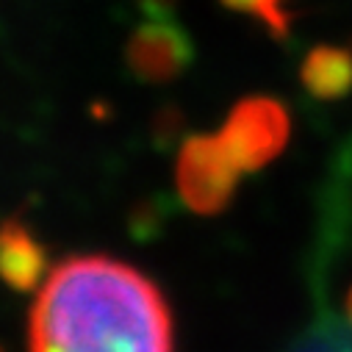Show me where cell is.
Returning a JSON list of instances; mask_svg holds the SVG:
<instances>
[{
    "label": "cell",
    "instance_id": "obj_1",
    "mask_svg": "<svg viewBox=\"0 0 352 352\" xmlns=\"http://www.w3.org/2000/svg\"><path fill=\"white\" fill-rule=\"evenodd\" d=\"M31 352H172V314L158 286L106 255L56 267L28 319Z\"/></svg>",
    "mask_w": 352,
    "mask_h": 352
},
{
    "label": "cell",
    "instance_id": "obj_2",
    "mask_svg": "<svg viewBox=\"0 0 352 352\" xmlns=\"http://www.w3.org/2000/svg\"><path fill=\"white\" fill-rule=\"evenodd\" d=\"M241 172L219 136H189L175 161V189L181 203L197 217L222 214L236 195Z\"/></svg>",
    "mask_w": 352,
    "mask_h": 352
},
{
    "label": "cell",
    "instance_id": "obj_3",
    "mask_svg": "<svg viewBox=\"0 0 352 352\" xmlns=\"http://www.w3.org/2000/svg\"><path fill=\"white\" fill-rule=\"evenodd\" d=\"M217 136L222 139L241 175L258 172L286 150L292 136V117L275 98H244L230 109Z\"/></svg>",
    "mask_w": 352,
    "mask_h": 352
},
{
    "label": "cell",
    "instance_id": "obj_4",
    "mask_svg": "<svg viewBox=\"0 0 352 352\" xmlns=\"http://www.w3.org/2000/svg\"><path fill=\"white\" fill-rule=\"evenodd\" d=\"M128 69L144 83H169L195 61L189 34L169 20H147L125 45Z\"/></svg>",
    "mask_w": 352,
    "mask_h": 352
},
{
    "label": "cell",
    "instance_id": "obj_5",
    "mask_svg": "<svg viewBox=\"0 0 352 352\" xmlns=\"http://www.w3.org/2000/svg\"><path fill=\"white\" fill-rule=\"evenodd\" d=\"M0 270L3 280L14 292H36L45 286L47 275V250L17 217H9L0 236Z\"/></svg>",
    "mask_w": 352,
    "mask_h": 352
},
{
    "label": "cell",
    "instance_id": "obj_6",
    "mask_svg": "<svg viewBox=\"0 0 352 352\" xmlns=\"http://www.w3.org/2000/svg\"><path fill=\"white\" fill-rule=\"evenodd\" d=\"M300 83L311 98L322 103L346 98L352 92V50L338 45H316L300 67Z\"/></svg>",
    "mask_w": 352,
    "mask_h": 352
},
{
    "label": "cell",
    "instance_id": "obj_7",
    "mask_svg": "<svg viewBox=\"0 0 352 352\" xmlns=\"http://www.w3.org/2000/svg\"><path fill=\"white\" fill-rule=\"evenodd\" d=\"M219 3L228 6L230 12L258 20L275 39L289 36L294 23V14L289 12V0H219Z\"/></svg>",
    "mask_w": 352,
    "mask_h": 352
},
{
    "label": "cell",
    "instance_id": "obj_8",
    "mask_svg": "<svg viewBox=\"0 0 352 352\" xmlns=\"http://www.w3.org/2000/svg\"><path fill=\"white\" fill-rule=\"evenodd\" d=\"M178 0H139V6L147 12L150 20H169V12Z\"/></svg>",
    "mask_w": 352,
    "mask_h": 352
},
{
    "label": "cell",
    "instance_id": "obj_9",
    "mask_svg": "<svg viewBox=\"0 0 352 352\" xmlns=\"http://www.w3.org/2000/svg\"><path fill=\"white\" fill-rule=\"evenodd\" d=\"M344 316H346V324H349V330H352V283H349V289H346V294H344Z\"/></svg>",
    "mask_w": 352,
    "mask_h": 352
}]
</instances>
